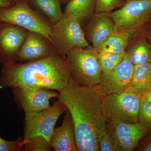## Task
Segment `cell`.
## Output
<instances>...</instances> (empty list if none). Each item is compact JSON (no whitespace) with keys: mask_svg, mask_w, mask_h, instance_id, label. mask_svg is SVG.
<instances>
[{"mask_svg":"<svg viewBox=\"0 0 151 151\" xmlns=\"http://www.w3.org/2000/svg\"><path fill=\"white\" fill-rule=\"evenodd\" d=\"M143 96L129 91L103 97V112L106 120L138 123V116Z\"/></svg>","mask_w":151,"mask_h":151,"instance_id":"6","label":"cell"},{"mask_svg":"<svg viewBox=\"0 0 151 151\" xmlns=\"http://www.w3.org/2000/svg\"><path fill=\"white\" fill-rule=\"evenodd\" d=\"M27 140L19 137L16 140L7 141L0 137V151H22L23 146Z\"/></svg>","mask_w":151,"mask_h":151,"instance_id":"26","label":"cell"},{"mask_svg":"<svg viewBox=\"0 0 151 151\" xmlns=\"http://www.w3.org/2000/svg\"><path fill=\"white\" fill-rule=\"evenodd\" d=\"M50 37L57 53L64 58L73 49L91 46L82 27L73 17H63L52 25Z\"/></svg>","mask_w":151,"mask_h":151,"instance_id":"5","label":"cell"},{"mask_svg":"<svg viewBox=\"0 0 151 151\" xmlns=\"http://www.w3.org/2000/svg\"><path fill=\"white\" fill-rule=\"evenodd\" d=\"M0 20L39 33L52 42L50 34L52 24L46 17L32 8L25 0H18L10 7L0 8Z\"/></svg>","mask_w":151,"mask_h":151,"instance_id":"4","label":"cell"},{"mask_svg":"<svg viewBox=\"0 0 151 151\" xmlns=\"http://www.w3.org/2000/svg\"><path fill=\"white\" fill-rule=\"evenodd\" d=\"M52 148L47 139L42 136H37L27 141L23 146L22 151H51Z\"/></svg>","mask_w":151,"mask_h":151,"instance_id":"23","label":"cell"},{"mask_svg":"<svg viewBox=\"0 0 151 151\" xmlns=\"http://www.w3.org/2000/svg\"><path fill=\"white\" fill-rule=\"evenodd\" d=\"M66 110L65 105L58 101L43 111L25 113L23 139L28 141L40 136L50 142L58 120Z\"/></svg>","mask_w":151,"mask_h":151,"instance_id":"7","label":"cell"},{"mask_svg":"<svg viewBox=\"0 0 151 151\" xmlns=\"http://www.w3.org/2000/svg\"><path fill=\"white\" fill-rule=\"evenodd\" d=\"M106 126L120 151L134 150L138 143L150 129L139 123L106 120Z\"/></svg>","mask_w":151,"mask_h":151,"instance_id":"10","label":"cell"},{"mask_svg":"<svg viewBox=\"0 0 151 151\" xmlns=\"http://www.w3.org/2000/svg\"><path fill=\"white\" fill-rule=\"evenodd\" d=\"M144 95L145 96L146 98H147V99L148 100L151 102V89H150V90Z\"/></svg>","mask_w":151,"mask_h":151,"instance_id":"30","label":"cell"},{"mask_svg":"<svg viewBox=\"0 0 151 151\" xmlns=\"http://www.w3.org/2000/svg\"><path fill=\"white\" fill-rule=\"evenodd\" d=\"M84 26L86 39L96 49L115 32V24L108 13H94Z\"/></svg>","mask_w":151,"mask_h":151,"instance_id":"14","label":"cell"},{"mask_svg":"<svg viewBox=\"0 0 151 151\" xmlns=\"http://www.w3.org/2000/svg\"><path fill=\"white\" fill-rule=\"evenodd\" d=\"M126 54V51L118 53H98V60L102 72L113 70L123 60Z\"/></svg>","mask_w":151,"mask_h":151,"instance_id":"21","label":"cell"},{"mask_svg":"<svg viewBox=\"0 0 151 151\" xmlns=\"http://www.w3.org/2000/svg\"><path fill=\"white\" fill-rule=\"evenodd\" d=\"M34 10L43 15L52 25L63 17L59 0H25Z\"/></svg>","mask_w":151,"mask_h":151,"instance_id":"20","label":"cell"},{"mask_svg":"<svg viewBox=\"0 0 151 151\" xmlns=\"http://www.w3.org/2000/svg\"><path fill=\"white\" fill-rule=\"evenodd\" d=\"M142 29H131L115 32L96 48L98 53H121L126 51L132 38L141 34Z\"/></svg>","mask_w":151,"mask_h":151,"instance_id":"16","label":"cell"},{"mask_svg":"<svg viewBox=\"0 0 151 151\" xmlns=\"http://www.w3.org/2000/svg\"><path fill=\"white\" fill-rule=\"evenodd\" d=\"M27 35L21 27L5 23L0 29V62L3 65L16 62Z\"/></svg>","mask_w":151,"mask_h":151,"instance_id":"12","label":"cell"},{"mask_svg":"<svg viewBox=\"0 0 151 151\" xmlns=\"http://www.w3.org/2000/svg\"><path fill=\"white\" fill-rule=\"evenodd\" d=\"M55 51L53 44L44 35L27 31V35L16 62L24 63L45 58Z\"/></svg>","mask_w":151,"mask_h":151,"instance_id":"13","label":"cell"},{"mask_svg":"<svg viewBox=\"0 0 151 151\" xmlns=\"http://www.w3.org/2000/svg\"><path fill=\"white\" fill-rule=\"evenodd\" d=\"M5 24V23L3 22H1V20H0V29H1V28Z\"/></svg>","mask_w":151,"mask_h":151,"instance_id":"32","label":"cell"},{"mask_svg":"<svg viewBox=\"0 0 151 151\" xmlns=\"http://www.w3.org/2000/svg\"><path fill=\"white\" fill-rule=\"evenodd\" d=\"M50 143L55 151H79L76 140L73 119L67 109L61 126L54 128Z\"/></svg>","mask_w":151,"mask_h":151,"instance_id":"15","label":"cell"},{"mask_svg":"<svg viewBox=\"0 0 151 151\" xmlns=\"http://www.w3.org/2000/svg\"><path fill=\"white\" fill-rule=\"evenodd\" d=\"M14 1L15 2H16L17 1H18V0H14Z\"/></svg>","mask_w":151,"mask_h":151,"instance_id":"33","label":"cell"},{"mask_svg":"<svg viewBox=\"0 0 151 151\" xmlns=\"http://www.w3.org/2000/svg\"><path fill=\"white\" fill-rule=\"evenodd\" d=\"M70 78L65 58L55 50L50 56L38 60L3 65L0 89L18 87L59 92L67 86Z\"/></svg>","mask_w":151,"mask_h":151,"instance_id":"2","label":"cell"},{"mask_svg":"<svg viewBox=\"0 0 151 151\" xmlns=\"http://www.w3.org/2000/svg\"><path fill=\"white\" fill-rule=\"evenodd\" d=\"M124 0H96L95 13H110L124 5Z\"/></svg>","mask_w":151,"mask_h":151,"instance_id":"25","label":"cell"},{"mask_svg":"<svg viewBox=\"0 0 151 151\" xmlns=\"http://www.w3.org/2000/svg\"><path fill=\"white\" fill-rule=\"evenodd\" d=\"M96 0H70L67 3L63 17H73L82 27L95 13Z\"/></svg>","mask_w":151,"mask_h":151,"instance_id":"17","label":"cell"},{"mask_svg":"<svg viewBox=\"0 0 151 151\" xmlns=\"http://www.w3.org/2000/svg\"><path fill=\"white\" fill-rule=\"evenodd\" d=\"M98 144L100 151H120L107 126L100 132L98 138Z\"/></svg>","mask_w":151,"mask_h":151,"instance_id":"24","label":"cell"},{"mask_svg":"<svg viewBox=\"0 0 151 151\" xmlns=\"http://www.w3.org/2000/svg\"><path fill=\"white\" fill-rule=\"evenodd\" d=\"M134 150L151 151V129L141 139Z\"/></svg>","mask_w":151,"mask_h":151,"instance_id":"27","label":"cell"},{"mask_svg":"<svg viewBox=\"0 0 151 151\" xmlns=\"http://www.w3.org/2000/svg\"><path fill=\"white\" fill-rule=\"evenodd\" d=\"M98 52L92 46L76 48L65 57L70 77L76 83L88 86L99 84L102 71L98 60Z\"/></svg>","mask_w":151,"mask_h":151,"instance_id":"3","label":"cell"},{"mask_svg":"<svg viewBox=\"0 0 151 151\" xmlns=\"http://www.w3.org/2000/svg\"><path fill=\"white\" fill-rule=\"evenodd\" d=\"M61 4H67L70 0H59Z\"/></svg>","mask_w":151,"mask_h":151,"instance_id":"31","label":"cell"},{"mask_svg":"<svg viewBox=\"0 0 151 151\" xmlns=\"http://www.w3.org/2000/svg\"><path fill=\"white\" fill-rule=\"evenodd\" d=\"M151 89V63L134 65L130 84L125 91L143 96Z\"/></svg>","mask_w":151,"mask_h":151,"instance_id":"18","label":"cell"},{"mask_svg":"<svg viewBox=\"0 0 151 151\" xmlns=\"http://www.w3.org/2000/svg\"><path fill=\"white\" fill-rule=\"evenodd\" d=\"M15 3L14 0H0V8L10 7Z\"/></svg>","mask_w":151,"mask_h":151,"instance_id":"29","label":"cell"},{"mask_svg":"<svg viewBox=\"0 0 151 151\" xmlns=\"http://www.w3.org/2000/svg\"><path fill=\"white\" fill-rule=\"evenodd\" d=\"M124 1H127V0H124Z\"/></svg>","mask_w":151,"mask_h":151,"instance_id":"34","label":"cell"},{"mask_svg":"<svg viewBox=\"0 0 151 151\" xmlns=\"http://www.w3.org/2000/svg\"><path fill=\"white\" fill-rule=\"evenodd\" d=\"M126 53L134 65L151 63V43L141 33L134 38Z\"/></svg>","mask_w":151,"mask_h":151,"instance_id":"19","label":"cell"},{"mask_svg":"<svg viewBox=\"0 0 151 151\" xmlns=\"http://www.w3.org/2000/svg\"><path fill=\"white\" fill-rule=\"evenodd\" d=\"M141 33L147 39L151 41V24L146 27L145 26L142 30Z\"/></svg>","mask_w":151,"mask_h":151,"instance_id":"28","label":"cell"},{"mask_svg":"<svg viewBox=\"0 0 151 151\" xmlns=\"http://www.w3.org/2000/svg\"><path fill=\"white\" fill-rule=\"evenodd\" d=\"M138 123L151 129V102L143 95L141 99L138 116Z\"/></svg>","mask_w":151,"mask_h":151,"instance_id":"22","label":"cell"},{"mask_svg":"<svg viewBox=\"0 0 151 151\" xmlns=\"http://www.w3.org/2000/svg\"><path fill=\"white\" fill-rule=\"evenodd\" d=\"M115 32L142 29L151 19V0H127L119 9L108 13Z\"/></svg>","mask_w":151,"mask_h":151,"instance_id":"8","label":"cell"},{"mask_svg":"<svg viewBox=\"0 0 151 151\" xmlns=\"http://www.w3.org/2000/svg\"><path fill=\"white\" fill-rule=\"evenodd\" d=\"M14 101L25 113L39 112L50 107V100L58 98L59 92L55 90L39 89H30L12 87Z\"/></svg>","mask_w":151,"mask_h":151,"instance_id":"11","label":"cell"},{"mask_svg":"<svg viewBox=\"0 0 151 151\" xmlns=\"http://www.w3.org/2000/svg\"><path fill=\"white\" fill-rule=\"evenodd\" d=\"M58 100L70 112L79 151H100L98 138L106 126L103 97L94 86L78 84L70 77L59 92Z\"/></svg>","mask_w":151,"mask_h":151,"instance_id":"1","label":"cell"},{"mask_svg":"<svg viewBox=\"0 0 151 151\" xmlns=\"http://www.w3.org/2000/svg\"><path fill=\"white\" fill-rule=\"evenodd\" d=\"M134 65L126 53L124 59L114 69L101 74L100 82L95 89L102 96L125 91L132 80Z\"/></svg>","mask_w":151,"mask_h":151,"instance_id":"9","label":"cell"}]
</instances>
